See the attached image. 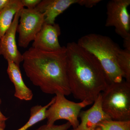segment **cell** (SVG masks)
I'll list each match as a JSON object with an SVG mask.
<instances>
[{"mask_svg":"<svg viewBox=\"0 0 130 130\" xmlns=\"http://www.w3.org/2000/svg\"><path fill=\"white\" fill-rule=\"evenodd\" d=\"M2 100L0 98V105L1 104ZM8 118L2 113L0 110V130H5L6 127V121Z\"/></svg>","mask_w":130,"mask_h":130,"instance_id":"ffe728a7","label":"cell"},{"mask_svg":"<svg viewBox=\"0 0 130 130\" xmlns=\"http://www.w3.org/2000/svg\"><path fill=\"white\" fill-rule=\"evenodd\" d=\"M101 1V0H79L77 4L90 8L96 6Z\"/></svg>","mask_w":130,"mask_h":130,"instance_id":"d6986e66","label":"cell"},{"mask_svg":"<svg viewBox=\"0 0 130 130\" xmlns=\"http://www.w3.org/2000/svg\"><path fill=\"white\" fill-rule=\"evenodd\" d=\"M60 34V28L58 24L44 23L33 41L32 47L46 52L60 50L62 47L58 40Z\"/></svg>","mask_w":130,"mask_h":130,"instance_id":"9c48e42d","label":"cell"},{"mask_svg":"<svg viewBox=\"0 0 130 130\" xmlns=\"http://www.w3.org/2000/svg\"><path fill=\"white\" fill-rule=\"evenodd\" d=\"M79 0H43L35 9L44 14V23L53 24L56 18Z\"/></svg>","mask_w":130,"mask_h":130,"instance_id":"8fae6325","label":"cell"},{"mask_svg":"<svg viewBox=\"0 0 130 130\" xmlns=\"http://www.w3.org/2000/svg\"><path fill=\"white\" fill-rule=\"evenodd\" d=\"M77 43L96 58L103 68L109 84L123 81L124 77L117 63V56L121 48L110 38L90 33L80 38Z\"/></svg>","mask_w":130,"mask_h":130,"instance_id":"3957f363","label":"cell"},{"mask_svg":"<svg viewBox=\"0 0 130 130\" xmlns=\"http://www.w3.org/2000/svg\"><path fill=\"white\" fill-rule=\"evenodd\" d=\"M21 10L16 13L11 26L0 39V55L7 61H12L19 66L23 61V54L18 49L16 39Z\"/></svg>","mask_w":130,"mask_h":130,"instance_id":"ba28073f","label":"cell"},{"mask_svg":"<svg viewBox=\"0 0 130 130\" xmlns=\"http://www.w3.org/2000/svg\"><path fill=\"white\" fill-rule=\"evenodd\" d=\"M10 0H0V12L9 3Z\"/></svg>","mask_w":130,"mask_h":130,"instance_id":"7402d4cb","label":"cell"},{"mask_svg":"<svg viewBox=\"0 0 130 130\" xmlns=\"http://www.w3.org/2000/svg\"><path fill=\"white\" fill-rule=\"evenodd\" d=\"M102 108L112 120H130V83H110L101 93Z\"/></svg>","mask_w":130,"mask_h":130,"instance_id":"277c9868","label":"cell"},{"mask_svg":"<svg viewBox=\"0 0 130 130\" xmlns=\"http://www.w3.org/2000/svg\"><path fill=\"white\" fill-rule=\"evenodd\" d=\"M92 106L86 111H81L78 117L81 123L71 130H95L98 124L105 120L111 119L102 108L101 93L94 102Z\"/></svg>","mask_w":130,"mask_h":130,"instance_id":"30bf717a","label":"cell"},{"mask_svg":"<svg viewBox=\"0 0 130 130\" xmlns=\"http://www.w3.org/2000/svg\"><path fill=\"white\" fill-rule=\"evenodd\" d=\"M55 96L54 102L46 112V124L48 125L54 124L57 120H65L70 123L73 129H75L79 124L78 118L81 109L93 103L86 101L78 103L71 101L59 93H56Z\"/></svg>","mask_w":130,"mask_h":130,"instance_id":"5b68a950","label":"cell"},{"mask_svg":"<svg viewBox=\"0 0 130 130\" xmlns=\"http://www.w3.org/2000/svg\"><path fill=\"white\" fill-rule=\"evenodd\" d=\"M71 126V124L68 122L60 125L55 124L48 125L46 124L41 126L35 130H68Z\"/></svg>","mask_w":130,"mask_h":130,"instance_id":"e0dca14e","label":"cell"},{"mask_svg":"<svg viewBox=\"0 0 130 130\" xmlns=\"http://www.w3.org/2000/svg\"><path fill=\"white\" fill-rule=\"evenodd\" d=\"M44 23V14L36 9L23 8L17 28L19 46L25 48L34 41Z\"/></svg>","mask_w":130,"mask_h":130,"instance_id":"8992f818","label":"cell"},{"mask_svg":"<svg viewBox=\"0 0 130 130\" xmlns=\"http://www.w3.org/2000/svg\"><path fill=\"white\" fill-rule=\"evenodd\" d=\"M55 96L45 106L36 105L30 109V116L28 121L23 126L16 130H27L32 126L46 119V112L47 109L55 102Z\"/></svg>","mask_w":130,"mask_h":130,"instance_id":"5bb4252c","label":"cell"},{"mask_svg":"<svg viewBox=\"0 0 130 130\" xmlns=\"http://www.w3.org/2000/svg\"><path fill=\"white\" fill-rule=\"evenodd\" d=\"M26 75L35 86L49 94H71L67 72L65 46L57 51L46 52L31 47L23 54Z\"/></svg>","mask_w":130,"mask_h":130,"instance_id":"7a4b0ae2","label":"cell"},{"mask_svg":"<svg viewBox=\"0 0 130 130\" xmlns=\"http://www.w3.org/2000/svg\"><path fill=\"white\" fill-rule=\"evenodd\" d=\"M23 8L20 0H10L0 12V39L11 26L16 13Z\"/></svg>","mask_w":130,"mask_h":130,"instance_id":"4fadbf2b","label":"cell"},{"mask_svg":"<svg viewBox=\"0 0 130 130\" xmlns=\"http://www.w3.org/2000/svg\"><path fill=\"white\" fill-rule=\"evenodd\" d=\"M95 130H130V120H105L98 124Z\"/></svg>","mask_w":130,"mask_h":130,"instance_id":"2e32d148","label":"cell"},{"mask_svg":"<svg viewBox=\"0 0 130 130\" xmlns=\"http://www.w3.org/2000/svg\"><path fill=\"white\" fill-rule=\"evenodd\" d=\"M117 63L125 81L130 83V51L120 49L117 56Z\"/></svg>","mask_w":130,"mask_h":130,"instance_id":"9a60e30c","label":"cell"},{"mask_svg":"<svg viewBox=\"0 0 130 130\" xmlns=\"http://www.w3.org/2000/svg\"><path fill=\"white\" fill-rule=\"evenodd\" d=\"M130 0H111L107 4L106 27H114L123 39L130 37V15L128 8Z\"/></svg>","mask_w":130,"mask_h":130,"instance_id":"52a82bcc","label":"cell"},{"mask_svg":"<svg viewBox=\"0 0 130 130\" xmlns=\"http://www.w3.org/2000/svg\"><path fill=\"white\" fill-rule=\"evenodd\" d=\"M23 7L28 9H35L41 1V0H20Z\"/></svg>","mask_w":130,"mask_h":130,"instance_id":"ac0fdd59","label":"cell"},{"mask_svg":"<svg viewBox=\"0 0 130 130\" xmlns=\"http://www.w3.org/2000/svg\"><path fill=\"white\" fill-rule=\"evenodd\" d=\"M7 61V74L10 80L14 85V96L20 100L31 101L33 98V93L25 83L19 66L11 61Z\"/></svg>","mask_w":130,"mask_h":130,"instance_id":"7c38bea8","label":"cell"},{"mask_svg":"<svg viewBox=\"0 0 130 130\" xmlns=\"http://www.w3.org/2000/svg\"><path fill=\"white\" fill-rule=\"evenodd\" d=\"M123 46L125 49L130 51V37L124 39Z\"/></svg>","mask_w":130,"mask_h":130,"instance_id":"44dd1931","label":"cell"},{"mask_svg":"<svg viewBox=\"0 0 130 130\" xmlns=\"http://www.w3.org/2000/svg\"><path fill=\"white\" fill-rule=\"evenodd\" d=\"M66 47L71 94L81 101L94 103L109 84L103 68L94 56L77 43H68Z\"/></svg>","mask_w":130,"mask_h":130,"instance_id":"6da1fadb","label":"cell"}]
</instances>
